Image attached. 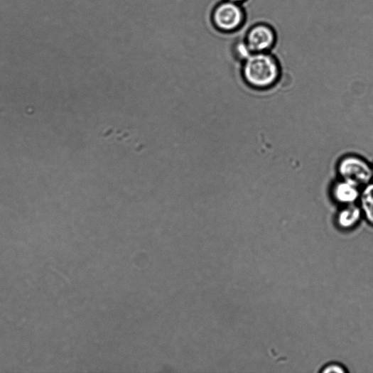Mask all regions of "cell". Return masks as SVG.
Wrapping results in <instances>:
<instances>
[{
    "mask_svg": "<svg viewBox=\"0 0 373 373\" xmlns=\"http://www.w3.org/2000/svg\"><path fill=\"white\" fill-rule=\"evenodd\" d=\"M360 194L358 187L344 180L337 183L333 190L337 202L344 205L354 204Z\"/></svg>",
    "mask_w": 373,
    "mask_h": 373,
    "instance_id": "obj_5",
    "label": "cell"
},
{
    "mask_svg": "<svg viewBox=\"0 0 373 373\" xmlns=\"http://www.w3.org/2000/svg\"><path fill=\"white\" fill-rule=\"evenodd\" d=\"M345 369H344L342 367L337 365V364H331L323 370V372L325 373H330V372H337V373H343L345 372Z\"/></svg>",
    "mask_w": 373,
    "mask_h": 373,
    "instance_id": "obj_9",
    "label": "cell"
},
{
    "mask_svg": "<svg viewBox=\"0 0 373 373\" xmlns=\"http://www.w3.org/2000/svg\"><path fill=\"white\" fill-rule=\"evenodd\" d=\"M372 168V174H373V166Z\"/></svg>",
    "mask_w": 373,
    "mask_h": 373,
    "instance_id": "obj_11",
    "label": "cell"
},
{
    "mask_svg": "<svg viewBox=\"0 0 373 373\" xmlns=\"http://www.w3.org/2000/svg\"><path fill=\"white\" fill-rule=\"evenodd\" d=\"M362 215L361 207L354 204L348 206L340 212L337 216V223L342 228L355 227L360 220Z\"/></svg>",
    "mask_w": 373,
    "mask_h": 373,
    "instance_id": "obj_6",
    "label": "cell"
},
{
    "mask_svg": "<svg viewBox=\"0 0 373 373\" xmlns=\"http://www.w3.org/2000/svg\"><path fill=\"white\" fill-rule=\"evenodd\" d=\"M236 55L239 58L246 60L252 54L245 40L238 41L234 45Z\"/></svg>",
    "mask_w": 373,
    "mask_h": 373,
    "instance_id": "obj_8",
    "label": "cell"
},
{
    "mask_svg": "<svg viewBox=\"0 0 373 373\" xmlns=\"http://www.w3.org/2000/svg\"><path fill=\"white\" fill-rule=\"evenodd\" d=\"M244 62V77L254 88L270 87L279 77V65L269 52L252 53Z\"/></svg>",
    "mask_w": 373,
    "mask_h": 373,
    "instance_id": "obj_1",
    "label": "cell"
},
{
    "mask_svg": "<svg viewBox=\"0 0 373 373\" xmlns=\"http://www.w3.org/2000/svg\"><path fill=\"white\" fill-rule=\"evenodd\" d=\"M252 53L269 52L276 43L274 28L266 23H257L249 28L244 39Z\"/></svg>",
    "mask_w": 373,
    "mask_h": 373,
    "instance_id": "obj_4",
    "label": "cell"
},
{
    "mask_svg": "<svg viewBox=\"0 0 373 373\" xmlns=\"http://www.w3.org/2000/svg\"><path fill=\"white\" fill-rule=\"evenodd\" d=\"M360 198L362 214L367 222L373 227V182L364 186Z\"/></svg>",
    "mask_w": 373,
    "mask_h": 373,
    "instance_id": "obj_7",
    "label": "cell"
},
{
    "mask_svg": "<svg viewBox=\"0 0 373 373\" xmlns=\"http://www.w3.org/2000/svg\"><path fill=\"white\" fill-rule=\"evenodd\" d=\"M245 11L242 5L223 0L213 13L215 25L222 32L234 33L244 25Z\"/></svg>",
    "mask_w": 373,
    "mask_h": 373,
    "instance_id": "obj_2",
    "label": "cell"
},
{
    "mask_svg": "<svg viewBox=\"0 0 373 373\" xmlns=\"http://www.w3.org/2000/svg\"><path fill=\"white\" fill-rule=\"evenodd\" d=\"M338 171L344 181L358 188L364 187L373 178L372 168L367 161L356 156L343 158L339 164Z\"/></svg>",
    "mask_w": 373,
    "mask_h": 373,
    "instance_id": "obj_3",
    "label": "cell"
},
{
    "mask_svg": "<svg viewBox=\"0 0 373 373\" xmlns=\"http://www.w3.org/2000/svg\"><path fill=\"white\" fill-rule=\"evenodd\" d=\"M228 1H231L235 4L242 5L244 2L246 1V0H228Z\"/></svg>",
    "mask_w": 373,
    "mask_h": 373,
    "instance_id": "obj_10",
    "label": "cell"
}]
</instances>
